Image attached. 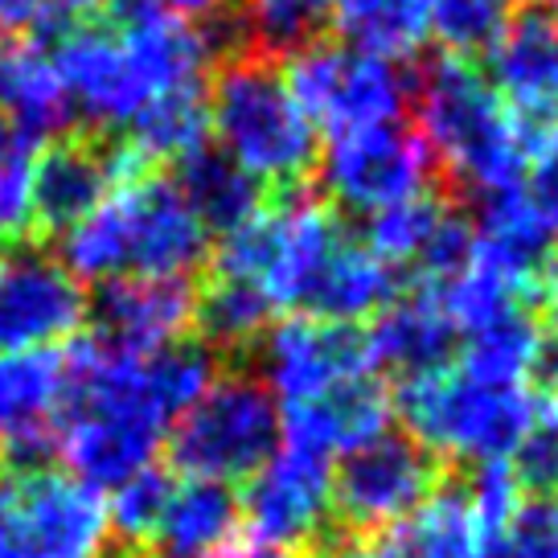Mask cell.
<instances>
[{"instance_id":"obj_18","label":"cell","mask_w":558,"mask_h":558,"mask_svg":"<svg viewBox=\"0 0 558 558\" xmlns=\"http://www.w3.org/2000/svg\"><path fill=\"white\" fill-rule=\"evenodd\" d=\"M390 415H395V402L386 395V386L378 383V374H366V378L332 386L308 402L279 407V444L313 452L320 460L349 456L390 432Z\"/></svg>"},{"instance_id":"obj_24","label":"cell","mask_w":558,"mask_h":558,"mask_svg":"<svg viewBox=\"0 0 558 558\" xmlns=\"http://www.w3.org/2000/svg\"><path fill=\"white\" fill-rule=\"evenodd\" d=\"M436 0H332V29L349 50L407 62L432 41Z\"/></svg>"},{"instance_id":"obj_23","label":"cell","mask_w":558,"mask_h":558,"mask_svg":"<svg viewBox=\"0 0 558 558\" xmlns=\"http://www.w3.org/2000/svg\"><path fill=\"white\" fill-rule=\"evenodd\" d=\"M542 345L546 332L538 316L525 300H518L460 332V374L481 386H525V378L538 369Z\"/></svg>"},{"instance_id":"obj_7","label":"cell","mask_w":558,"mask_h":558,"mask_svg":"<svg viewBox=\"0 0 558 558\" xmlns=\"http://www.w3.org/2000/svg\"><path fill=\"white\" fill-rule=\"evenodd\" d=\"M279 452V402L255 374H218L169 432V456L193 481H251Z\"/></svg>"},{"instance_id":"obj_43","label":"cell","mask_w":558,"mask_h":558,"mask_svg":"<svg viewBox=\"0 0 558 558\" xmlns=\"http://www.w3.org/2000/svg\"><path fill=\"white\" fill-rule=\"evenodd\" d=\"M283 4H292V9H300L304 17H313L316 25H320V17L332 9V0H283Z\"/></svg>"},{"instance_id":"obj_21","label":"cell","mask_w":558,"mask_h":558,"mask_svg":"<svg viewBox=\"0 0 558 558\" xmlns=\"http://www.w3.org/2000/svg\"><path fill=\"white\" fill-rule=\"evenodd\" d=\"M0 116L34 144L62 136L74 120L62 78L37 41L0 37Z\"/></svg>"},{"instance_id":"obj_31","label":"cell","mask_w":558,"mask_h":558,"mask_svg":"<svg viewBox=\"0 0 558 558\" xmlns=\"http://www.w3.org/2000/svg\"><path fill=\"white\" fill-rule=\"evenodd\" d=\"M513 17V0H436L432 4V37L448 50V58L488 53Z\"/></svg>"},{"instance_id":"obj_42","label":"cell","mask_w":558,"mask_h":558,"mask_svg":"<svg viewBox=\"0 0 558 558\" xmlns=\"http://www.w3.org/2000/svg\"><path fill=\"white\" fill-rule=\"evenodd\" d=\"M501 534H506V530H476V555L472 558H509Z\"/></svg>"},{"instance_id":"obj_19","label":"cell","mask_w":558,"mask_h":558,"mask_svg":"<svg viewBox=\"0 0 558 558\" xmlns=\"http://www.w3.org/2000/svg\"><path fill=\"white\" fill-rule=\"evenodd\" d=\"M362 337H366L369 369L395 374L399 383L439 374L448 366L456 341H460L444 300L436 292H423V288L390 300L383 313L369 320V329Z\"/></svg>"},{"instance_id":"obj_11","label":"cell","mask_w":558,"mask_h":558,"mask_svg":"<svg viewBox=\"0 0 558 558\" xmlns=\"http://www.w3.org/2000/svg\"><path fill=\"white\" fill-rule=\"evenodd\" d=\"M255 378H259L279 407L308 402L332 386L374 374L366 357V337L349 325H329L313 316H288L267 325L255 341Z\"/></svg>"},{"instance_id":"obj_38","label":"cell","mask_w":558,"mask_h":558,"mask_svg":"<svg viewBox=\"0 0 558 558\" xmlns=\"http://www.w3.org/2000/svg\"><path fill=\"white\" fill-rule=\"evenodd\" d=\"M304 555L308 558H378V542L353 538V534L341 530V525H329Z\"/></svg>"},{"instance_id":"obj_27","label":"cell","mask_w":558,"mask_h":558,"mask_svg":"<svg viewBox=\"0 0 558 558\" xmlns=\"http://www.w3.org/2000/svg\"><path fill=\"white\" fill-rule=\"evenodd\" d=\"M128 132V153L148 169L157 160H173L181 165L185 157L202 153L209 136V116H206V87L197 90H173L160 95L153 104L136 111V120L123 128Z\"/></svg>"},{"instance_id":"obj_22","label":"cell","mask_w":558,"mask_h":558,"mask_svg":"<svg viewBox=\"0 0 558 558\" xmlns=\"http://www.w3.org/2000/svg\"><path fill=\"white\" fill-rule=\"evenodd\" d=\"M243 534L239 493L218 481H177L173 497L157 525L160 555L169 558H222Z\"/></svg>"},{"instance_id":"obj_45","label":"cell","mask_w":558,"mask_h":558,"mask_svg":"<svg viewBox=\"0 0 558 558\" xmlns=\"http://www.w3.org/2000/svg\"><path fill=\"white\" fill-rule=\"evenodd\" d=\"M542 9H546V13H555V17H558V0H542Z\"/></svg>"},{"instance_id":"obj_17","label":"cell","mask_w":558,"mask_h":558,"mask_svg":"<svg viewBox=\"0 0 558 558\" xmlns=\"http://www.w3.org/2000/svg\"><path fill=\"white\" fill-rule=\"evenodd\" d=\"M488 87L534 132L558 116V17L546 9L513 13L488 46Z\"/></svg>"},{"instance_id":"obj_2","label":"cell","mask_w":558,"mask_h":558,"mask_svg":"<svg viewBox=\"0 0 558 558\" xmlns=\"http://www.w3.org/2000/svg\"><path fill=\"white\" fill-rule=\"evenodd\" d=\"M418 140L444 173L476 202L518 190L530 165V128L464 58H436L411 87Z\"/></svg>"},{"instance_id":"obj_41","label":"cell","mask_w":558,"mask_h":558,"mask_svg":"<svg viewBox=\"0 0 558 558\" xmlns=\"http://www.w3.org/2000/svg\"><path fill=\"white\" fill-rule=\"evenodd\" d=\"M222 558H296L292 550H279V546H267V542H234Z\"/></svg>"},{"instance_id":"obj_1","label":"cell","mask_w":558,"mask_h":558,"mask_svg":"<svg viewBox=\"0 0 558 558\" xmlns=\"http://www.w3.org/2000/svg\"><path fill=\"white\" fill-rule=\"evenodd\" d=\"M214 276L255 283L271 308L349 329L399 296V271L374 259L332 209L308 197L263 206L251 222L222 234Z\"/></svg>"},{"instance_id":"obj_30","label":"cell","mask_w":558,"mask_h":558,"mask_svg":"<svg viewBox=\"0 0 558 558\" xmlns=\"http://www.w3.org/2000/svg\"><path fill=\"white\" fill-rule=\"evenodd\" d=\"M173 472L153 464V469L136 472V476H128L123 485H116L107 493V522H111V534L120 542H144L157 538V525L165 518V506H169V497H173Z\"/></svg>"},{"instance_id":"obj_9","label":"cell","mask_w":558,"mask_h":558,"mask_svg":"<svg viewBox=\"0 0 558 558\" xmlns=\"http://www.w3.org/2000/svg\"><path fill=\"white\" fill-rule=\"evenodd\" d=\"M452 464L407 432H383L332 472V518L353 538L378 542L436 497Z\"/></svg>"},{"instance_id":"obj_8","label":"cell","mask_w":558,"mask_h":558,"mask_svg":"<svg viewBox=\"0 0 558 558\" xmlns=\"http://www.w3.org/2000/svg\"><path fill=\"white\" fill-rule=\"evenodd\" d=\"M279 70L316 132L329 128L332 136L402 120V111L411 104V87H415L407 66L349 50L329 37H313L300 50L283 53Z\"/></svg>"},{"instance_id":"obj_35","label":"cell","mask_w":558,"mask_h":558,"mask_svg":"<svg viewBox=\"0 0 558 558\" xmlns=\"http://www.w3.org/2000/svg\"><path fill=\"white\" fill-rule=\"evenodd\" d=\"M522 190L558 243V116L534 128L530 136V165H525Z\"/></svg>"},{"instance_id":"obj_33","label":"cell","mask_w":558,"mask_h":558,"mask_svg":"<svg viewBox=\"0 0 558 558\" xmlns=\"http://www.w3.org/2000/svg\"><path fill=\"white\" fill-rule=\"evenodd\" d=\"M509 472L518 488H530V497H558V399L542 390V415L530 427V436L518 444L509 460Z\"/></svg>"},{"instance_id":"obj_25","label":"cell","mask_w":558,"mask_h":558,"mask_svg":"<svg viewBox=\"0 0 558 558\" xmlns=\"http://www.w3.org/2000/svg\"><path fill=\"white\" fill-rule=\"evenodd\" d=\"M173 185L209 234L214 230L230 234L263 209V185L255 177H246L234 160L222 157L218 148H202V153L181 160V173Z\"/></svg>"},{"instance_id":"obj_34","label":"cell","mask_w":558,"mask_h":558,"mask_svg":"<svg viewBox=\"0 0 558 558\" xmlns=\"http://www.w3.org/2000/svg\"><path fill=\"white\" fill-rule=\"evenodd\" d=\"M99 0H0V37H62L90 25Z\"/></svg>"},{"instance_id":"obj_3","label":"cell","mask_w":558,"mask_h":558,"mask_svg":"<svg viewBox=\"0 0 558 558\" xmlns=\"http://www.w3.org/2000/svg\"><path fill=\"white\" fill-rule=\"evenodd\" d=\"M209 230L185 206L173 181L140 173L111 185L99 206L74 227L62 230L58 263L78 279H123V276H173L206 259Z\"/></svg>"},{"instance_id":"obj_6","label":"cell","mask_w":558,"mask_h":558,"mask_svg":"<svg viewBox=\"0 0 558 558\" xmlns=\"http://www.w3.org/2000/svg\"><path fill=\"white\" fill-rule=\"evenodd\" d=\"M104 493L53 464H0V558H111Z\"/></svg>"},{"instance_id":"obj_40","label":"cell","mask_w":558,"mask_h":558,"mask_svg":"<svg viewBox=\"0 0 558 558\" xmlns=\"http://www.w3.org/2000/svg\"><path fill=\"white\" fill-rule=\"evenodd\" d=\"M538 300H542V308H546V341L550 345H558V259H555V267L546 271V279H542V292H538Z\"/></svg>"},{"instance_id":"obj_28","label":"cell","mask_w":558,"mask_h":558,"mask_svg":"<svg viewBox=\"0 0 558 558\" xmlns=\"http://www.w3.org/2000/svg\"><path fill=\"white\" fill-rule=\"evenodd\" d=\"M456 209L448 202H439L432 193H418L411 202L369 214L366 218V246L374 259H383L390 271H415L423 255L436 246L439 230L448 227Z\"/></svg>"},{"instance_id":"obj_5","label":"cell","mask_w":558,"mask_h":558,"mask_svg":"<svg viewBox=\"0 0 558 558\" xmlns=\"http://www.w3.org/2000/svg\"><path fill=\"white\" fill-rule=\"evenodd\" d=\"M402 432L432 448L439 460H509L542 415V395L525 386H481L460 369L423 374L395 390Z\"/></svg>"},{"instance_id":"obj_26","label":"cell","mask_w":558,"mask_h":558,"mask_svg":"<svg viewBox=\"0 0 558 558\" xmlns=\"http://www.w3.org/2000/svg\"><path fill=\"white\" fill-rule=\"evenodd\" d=\"M383 558H472L476 555V518L460 476H448L444 488L415 509L386 538H378Z\"/></svg>"},{"instance_id":"obj_32","label":"cell","mask_w":558,"mask_h":558,"mask_svg":"<svg viewBox=\"0 0 558 558\" xmlns=\"http://www.w3.org/2000/svg\"><path fill=\"white\" fill-rule=\"evenodd\" d=\"M37 144L0 116V243H21L34 227Z\"/></svg>"},{"instance_id":"obj_37","label":"cell","mask_w":558,"mask_h":558,"mask_svg":"<svg viewBox=\"0 0 558 558\" xmlns=\"http://www.w3.org/2000/svg\"><path fill=\"white\" fill-rule=\"evenodd\" d=\"M464 493H469L476 530H506L518 501H522V488L509 472V460H485L481 469L472 472Z\"/></svg>"},{"instance_id":"obj_12","label":"cell","mask_w":558,"mask_h":558,"mask_svg":"<svg viewBox=\"0 0 558 558\" xmlns=\"http://www.w3.org/2000/svg\"><path fill=\"white\" fill-rule=\"evenodd\" d=\"M87 320V292L37 246L0 251V357L58 349Z\"/></svg>"},{"instance_id":"obj_44","label":"cell","mask_w":558,"mask_h":558,"mask_svg":"<svg viewBox=\"0 0 558 558\" xmlns=\"http://www.w3.org/2000/svg\"><path fill=\"white\" fill-rule=\"evenodd\" d=\"M123 558H169V555H160V550H144V546H140V550H128Z\"/></svg>"},{"instance_id":"obj_39","label":"cell","mask_w":558,"mask_h":558,"mask_svg":"<svg viewBox=\"0 0 558 558\" xmlns=\"http://www.w3.org/2000/svg\"><path fill=\"white\" fill-rule=\"evenodd\" d=\"M165 13H173L181 21H193V25H209V21L227 17L239 0H157Z\"/></svg>"},{"instance_id":"obj_10","label":"cell","mask_w":558,"mask_h":558,"mask_svg":"<svg viewBox=\"0 0 558 558\" xmlns=\"http://www.w3.org/2000/svg\"><path fill=\"white\" fill-rule=\"evenodd\" d=\"M316 169H320V190L332 206L369 218L427 193L436 160L415 128L395 120L378 128H357V132H337L316 157Z\"/></svg>"},{"instance_id":"obj_29","label":"cell","mask_w":558,"mask_h":558,"mask_svg":"<svg viewBox=\"0 0 558 558\" xmlns=\"http://www.w3.org/2000/svg\"><path fill=\"white\" fill-rule=\"evenodd\" d=\"M271 300L263 296L255 283L230 276H214L197 292L193 325L202 329L206 345L214 349H251L271 325Z\"/></svg>"},{"instance_id":"obj_4","label":"cell","mask_w":558,"mask_h":558,"mask_svg":"<svg viewBox=\"0 0 558 558\" xmlns=\"http://www.w3.org/2000/svg\"><path fill=\"white\" fill-rule=\"evenodd\" d=\"M206 116L218 153L259 185L292 190L316 169V128L267 53H234L218 66L206 90Z\"/></svg>"},{"instance_id":"obj_14","label":"cell","mask_w":558,"mask_h":558,"mask_svg":"<svg viewBox=\"0 0 558 558\" xmlns=\"http://www.w3.org/2000/svg\"><path fill=\"white\" fill-rule=\"evenodd\" d=\"M66 407V353L34 349L0 357V464H50Z\"/></svg>"},{"instance_id":"obj_20","label":"cell","mask_w":558,"mask_h":558,"mask_svg":"<svg viewBox=\"0 0 558 558\" xmlns=\"http://www.w3.org/2000/svg\"><path fill=\"white\" fill-rule=\"evenodd\" d=\"M116 185L111 148L90 140H53L34 160V222L53 230L74 227Z\"/></svg>"},{"instance_id":"obj_36","label":"cell","mask_w":558,"mask_h":558,"mask_svg":"<svg viewBox=\"0 0 558 558\" xmlns=\"http://www.w3.org/2000/svg\"><path fill=\"white\" fill-rule=\"evenodd\" d=\"M509 558H558V497H525L506 525Z\"/></svg>"},{"instance_id":"obj_13","label":"cell","mask_w":558,"mask_h":558,"mask_svg":"<svg viewBox=\"0 0 558 558\" xmlns=\"http://www.w3.org/2000/svg\"><path fill=\"white\" fill-rule=\"evenodd\" d=\"M243 525L255 542L279 550H308L332 525V469L329 460L300 448H279L239 497Z\"/></svg>"},{"instance_id":"obj_16","label":"cell","mask_w":558,"mask_h":558,"mask_svg":"<svg viewBox=\"0 0 558 558\" xmlns=\"http://www.w3.org/2000/svg\"><path fill=\"white\" fill-rule=\"evenodd\" d=\"M197 288L173 276H123L99 283L87 313L95 316V337L111 349L153 353L173 341H185L193 325Z\"/></svg>"},{"instance_id":"obj_15","label":"cell","mask_w":558,"mask_h":558,"mask_svg":"<svg viewBox=\"0 0 558 558\" xmlns=\"http://www.w3.org/2000/svg\"><path fill=\"white\" fill-rule=\"evenodd\" d=\"M50 62L62 78L70 111L90 120L95 128H128L140 107L148 104V90L140 83L116 29L83 25L58 41Z\"/></svg>"}]
</instances>
